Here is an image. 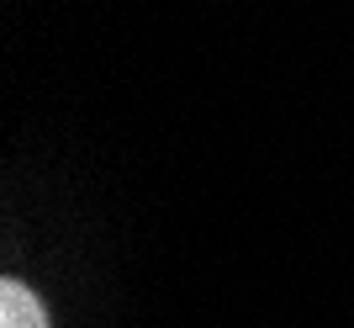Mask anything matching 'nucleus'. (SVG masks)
<instances>
[{"label":"nucleus","instance_id":"f257e3e1","mask_svg":"<svg viewBox=\"0 0 354 328\" xmlns=\"http://www.w3.org/2000/svg\"><path fill=\"white\" fill-rule=\"evenodd\" d=\"M0 328H48L43 302L32 297L21 281H6V286H0Z\"/></svg>","mask_w":354,"mask_h":328}]
</instances>
